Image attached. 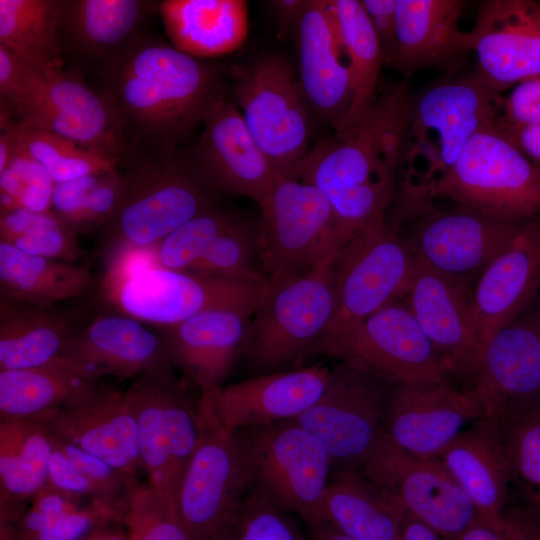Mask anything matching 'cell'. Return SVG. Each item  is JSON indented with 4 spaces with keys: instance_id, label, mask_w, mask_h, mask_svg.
Wrapping results in <instances>:
<instances>
[{
    "instance_id": "cell-1",
    "label": "cell",
    "mask_w": 540,
    "mask_h": 540,
    "mask_svg": "<svg viewBox=\"0 0 540 540\" xmlns=\"http://www.w3.org/2000/svg\"><path fill=\"white\" fill-rule=\"evenodd\" d=\"M89 85L113 113L131 166L177 154L193 129L226 99L220 67L179 51L151 30Z\"/></svg>"
},
{
    "instance_id": "cell-2",
    "label": "cell",
    "mask_w": 540,
    "mask_h": 540,
    "mask_svg": "<svg viewBox=\"0 0 540 540\" xmlns=\"http://www.w3.org/2000/svg\"><path fill=\"white\" fill-rule=\"evenodd\" d=\"M404 79L377 101L357 126L318 142L305 157L300 180L327 196L343 247L359 230L385 218L405 158L413 96Z\"/></svg>"
},
{
    "instance_id": "cell-3",
    "label": "cell",
    "mask_w": 540,
    "mask_h": 540,
    "mask_svg": "<svg viewBox=\"0 0 540 540\" xmlns=\"http://www.w3.org/2000/svg\"><path fill=\"white\" fill-rule=\"evenodd\" d=\"M435 198L490 218L527 222L540 216V169L499 129H484L444 174L400 192L394 225L431 207Z\"/></svg>"
},
{
    "instance_id": "cell-4",
    "label": "cell",
    "mask_w": 540,
    "mask_h": 540,
    "mask_svg": "<svg viewBox=\"0 0 540 540\" xmlns=\"http://www.w3.org/2000/svg\"><path fill=\"white\" fill-rule=\"evenodd\" d=\"M122 203L103 228L101 254L107 263L154 245L217 204L215 193L199 176L187 154L124 169Z\"/></svg>"
},
{
    "instance_id": "cell-5",
    "label": "cell",
    "mask_w": 540,
    "mask_h": 540,
    "mask_svg": "<svg viewBox=\"0 0 540 540\" xmlns=\"http://www.w3.org/2000/svg\"><path fill=\"white\" fill-rule=\"evenodd\" d=\"M335 256L301 275L269 283L243 346L242 354L253 368L266 373L285 371L315 352L335 316Z\"/></svg>"
},
{
    "instance_id": "cell-6",
    "label": "cell",
    "mask_w": 540,
    "mask_h": 540,
    "mask_svg": "<svg viewBox=\"0 0 540 540\" xmlns=\"http://www.w3.org/2000/svg\"><path fill=\"white\" fill-rule=\"evenodd\" d=\"M232 78L233 102L276 176L300 179L309 153L311 112L289 60L262 54L233 66Z\"/></svg>"
},
{
    "instance_id": "cell-7",
    "label": "cell",
    "mask_w": 540,
    "mask_h": 540,
    "mask_svg": "<svg viewBox=\"0 0 540 540\" xmlns=\"http://www.w3.org/2000/svg\"><path fill=\"white\" fill-rule=\"evenodd\" d=\"M104 299L115 311L161 328L213 307L234 306L254 312L267 295V280L218 278L158 265L124 272L110 266Z\"/></svg>"
},
{
    "instance_id": "cell-8",
    "label": "cell",
    "mask_w": 540,
    "mask_h": 540,
    "mask_svg": "<svg viewBox=\"0 0 540 540\" xmlns=\"http://www.w3.org/2000/svg\"><path fill=\"white\" fill-rule=\"evenodd\" d=\"M259 207V261L270 284L301 275L341 249L331 204L318 187L276 176Z\"/></svg>"
},
{
    "instance_id": "cell-9",
    "label": "cell",
    "mask_w": 540,
    "mask_h": 540,
    "mask_svg": "<svg viewBox=\"0 0 540 540\" xmlns=\"http://www.w3.org/2000/svg\"><path fill=\"white\" fill-rule=\"evenodd\" d=\"M253 479V489L285 513L319 523L332 460L323 444L292 420L237 432Z\"/></svg>"
},
{
    "instance_id": "cell-10",
    "label": "cell",
    "mask_w": 540,
    "mask_h": 540,
    "mask_svg": "<svg viewBox=\"0 0 540 540\" xmlns=\"http://www.w3.org/2000/svg\"><path fill=\"white\" fill-rule=\"evenodd\" d=\"M415 265L406 241L385 218L355 233L333 261L336 311L321 342L345 335L395 298L405 295Z\"/></svg>"
},
{
    "instance_id": "cell-11",
    "label": "cell",
    "mask_w": 540,
    "mask_h": 540,
    "mask_svg": "<svg viewBox=\"0 0 540 540\" xmlns=\"http://www.w3.org/2000/svg\"><path fill=\"white\" fill-rule=\"evenodd\" d=\"M135 417L148 485L175 499L181 476L205 428L173 369L138 377L124 391Z\"/></svg>"
},
{
    "instance_id": "cell-12",
    "label": "cell",
    "mask_w": 540,
    "mask_h": 540,
    "mask_svg": "<svg viewBox=\"0 0 540 540\" xmlns=\"http://www.w3.org/2000/svg\"><path fill=\"white\" fill-rule=\"evenodd\" d=\"M253 479L238 433L205 430L178 483L175 504L191 540L229 532Z\"/></svg>"
},
{
    "instance_id": "cell-13",
    "label": "cell",
    "mask_w": 540,
    "mask_h": 540,
    "mask_svg": "<svg viewBox=\"0 0 540 540\" xmlns=\"http://www.w3.org/2000/svg\"><path fill=\"white\" fill-rule=\"evenodd\" d=\"M315 352L388 382H446L449 375L406 305L389 304Z\"/></svg>"
},
{
    "instance_id": "cell-14",
    "label": "cell",
    "mask_w": 540,
    "mask_h": 540,
    "mask_svg": "<svg viewBox=\"0 0 540 540\" xmlns=\"http://www.w3.org/2000/svg\"><path fill=\"white\" fill-rule=\"evenodd\" d=\"M359 470L447 540L455 539L479 517L439 458L413 456L381 435Z\"/></svg>"
},
{
    "instance_id": "cell-15",
    "label": "cell",
    "mask_w": 540,
    "mask_h": 540,
    "mask_svg": "<svg viewBox=\"0 0 540 540\" xmlns=\"http://www.w3.org/2000/svg\"><path fill=\"white\" fill-rule=\"evenodd\" d=\"M393 385L341 363L322 396L292 421L323 444L332 463L359 469L380 436Z\"/></svg>"
},
{
    "instance_id": "cell-16",
    "label": "cell",
    "mask_w": 540,
    "mask_h": 540,
    "mask_svg": "<svg viewBox=\"0 0 540 540\" xmlns=\"http://www.w3.org/2000/svg\"><path fill=\"white\" fill-rule=\"evenodd\" d=\"M331 377L315 364L216 386L200 391L199 415L205 429L226 433L292 420L322 396Z\"/></svg>"
},
{
    "instance_id": "cell-17",
    "label": "cell",
    "mask_w": 540,
    "mask_h": 540,
    "mask_svg": "<svg viewBox=\"0 0 540 540\" xmlns=\"http://www.w3.org/2000/svg\"><path fill=\"white\" fill-rule=\"evenodd\" d=\"M501 94L477 70L437 80L413 97L408 144L432 132L435 141L429 147L437 148L431 172L418 187L444 174L476 133L498 126Z\"/></svg>"
},
{
    "instance_id": "cell-18",
    "label": "cell",
    "mask_w": 540,
    "mask_h": 540,
    "mask_svg": "<svg viewBox=\"0 0 540 540\" xmlns=\"http://www.w3.org/2000/svg\"><path fill=\"white\" fill-rule=\"evenodd\" d=\"M154 0H61L58 43L64 70L90 84L149 30Z\"/></svg>"
},
{
    "instance_id": "cell-19",
    "label": "cell",
    "mask_w": 540,
    "mask_h": 540,
    "mask_svg": "<svg viewBox=\"0 0 540 540\" xmlns=\"http://www.w3.org/2000/svg\"><path fill=\"white\" fill-rule=\"evenodd\" d=\"M481 417L484 412L474 393L449 381L397 383L387 401L380 435L413 456L439 458Z\"/></svg>"
},
{
    "instance_id": "cell-20",
    "label": "cell",
    "mask_w": 540,
    "mask_h": 540,
    "mask_svg": "<svg viewBox=\"0 0 540 540\" xmlns=\"http://www.w3.org/2000/svg\"><path fill=\"white\" fill-rule=\"evenodd\" d=\"M405 240L415 260L424 267L472 285L509 245L525 222H509L457 206L429 207Z\"/></svg>"
},
{
    "instance_id": "cell-21",
    "label": "cell",
    "mask_w": 540,
    "mask_h": 540,
    "mask_svg": "<svg viewBox=\"0 0 540 540\" xmlns=\"http://www.w3.org/2000/svg\"><path fill=\"white\" fill-rule=\"evenodd\" d=\"M258 234V227L215 204L157 245V263L218 278L267 280L260 267Z\"/></svg>"
},
{
    "instance_id": "cell-22",
    "label": "cell",
    "mask_w": 540,
    "mask_h": 540,
    "mask_svg": "<svg viewBox=\"0 0 540 540\" xmlns=\"http://www.w3.org/2000/svg\"><path fill=\"white\" fill-rule=\"evenodd\" d=\"M471 285L434 272L416 261L406 306L438 353L450 376L470 389L482 355Z\"/></svg>"
},
{
    "instance_id": "cell-23",
    "label": "cell",
    "mask_w": 540,
    "mask_h": 540,
    "mask_svg": "<svg viewBox=\"0 0 540 540\" xmlns=\"http://www.w3.org/2000/svg\"><path fill=\"white\" fill-rule=\"evenodd\" d=\"M24 127L57 133L112 160L121 169L132 164L105 100L88 83L65 70L44 76L12 129Z\"/></svg>"
},
{
    "instance_id": "cell-24",
    "label": "cell",
    "mask_w": 540,
    "mask_h": 540,
    "mask_svg": "<svg viewBox=\"0 0 540 540\" xmlns=\"http://www.w3.org/2000/svg\"><path fill=\"white\" fill-rule=\"evenodd\" d=\"M31 420L51 436L133 477L143 470L137 424L124 392L97 384Z\"/></svg>"
},
{
    "instance_id": "cell-25",
    "label": "cell",
    "mask_w": 540,
    "mask_h": 540,
    "mask_svg": "<svg viewBox=\"0 0 540 540\" xmlns=\"http://www.w3.org/2000/svg\"><path fill=\"white\" fill-rule=\"evenodd\" d=\"M469 390L485 417L540 407V309L522 313L488 339Z\"/></svg>"
},
{
    "instance_id": "cell-26",
    "label": "cell",
    "mask_w": 540,
    "mask_h": 540,
    "mask_svg": "<svg viewBox=\"0 0 540 540\" xmlns=\"http://www.w3.org/2000/svg\"><path fill=\"white\" fill-rule=\"evenodd\" d=\"M188 158L202 180L218 195L246 196L261 205L276 173L250 134L240 110L227 98L217 103Z\"/></svg>"
},
{
    "instance_id": "cell-27",
    "label": "cell",
    "mask_w": 540,
    "mask_h": 540,
    "mask_svg": "<svg viewBox=\"0 0 540 540\" xmlns=\"http://www.w3.org/2000/svg\"><path fill=\"white\" fill-rule=\"evenodd\" d=\"M295 31L298 78L310 112L336 133L350 110L352 83L334 1H307Z\"/></svg>"
},
{
    "instance_id": "cell-28",
    "label": "cell",
    "mask_w": 540,
    "mask_h": 540,
    "mask_svg": "<svg viewBox=\"0 0 540 540\" xmlns=\"http://www.w3.org/2000/svg\"><path fill=\"white\" fill-rule=\"evenodd\" d=\"M479 73L499 92L540 74V3L487 0L466 36Z\"/></svg>"
},
{
    "instance_id": "cell-29",
    "label": "cell",
    "mask_w": 540,
    "mask_h": 540,
    "mask_svg": "<svg viewBox=\"0 0 540 540\" xmlns=\"http://www.w3.org/2000/svg\"><path fill=\"white\" fill-rule=\"evenodd\" d=\"M125 314L105 312L81 327L68 343L67 357L95 378H138L155 371L173 369L161 333Z\"/></svg>"
},
{
    "instance_id": "cell-30",
    "label": "cell",
    "mask_w": 540,
    "mask_h": 540,
    "mask_svg": "<svg viewBox=\"0 0 540 540\" xmlns=\"http://www.w3.org/2000/svg\"><path fill=\"white\" fill-rule=\"evenodd\" d=\"M254 311L219 306L161 328L174 366L204 391L224 384L243 352L249 317Z\"/></svg>"
},
{
    "instance_id": "cell-31",
    "label": "cell",
    "mask_w": 540,
    "mask_h": 540,
    "mask_svg": "<svg viewBox=\"0 0 540 540\" xmlns=\"http://www.w3.org/2000/svg\"><path fill=\"white\" fill-rule=\"evenodd\" d=\"M539 287L540 216L525 222L478 278L472 302L483 347L524 312Z\"/></svg>"
},
{
    "instance_id": "cell-32",
    "label": "cell",
    "mask_w": 540,
    "mask_h": 540,
    "mask_svg": "<svg viewBox=\"0 0 540 540\" xmlns=\"http://www.w3.org/2000/svg\"><path fill=\"white\" fill-rule=\"evenodd\" d=\"M439 459L490 525H506L511 472L497 419L481 417L463 430Z\"/></svg>"
},
{
    "instance_id": "cell-33",
    "label": "cell",
    "mask_w": 540,
    "mask_h": 540,
    "mask_svg": "<svg viewBox=\"0 0 540 540\" xmlns=\"http://www.w3.org/2000/svg\"><path fill=\"white\" fill-rule=\"evenodd\" d=\"M461 0H396V45L389 66L408 79L426 68L443 69L466 51L467 32L459 27Z\"/></svg>"
},
{
    "instance_id": "cell-34",
    "label": "cell",
    "mask_w": 540,
    "mask_h": 540,
    "mask_svg": "<svg viewBox=\"0 0 540 540\" xmlns=\"http://www.w3.org/2000/svg\"><path fill=\"white\" fill-rule=\"evenodd\" d=\"M159 15L170 44L197 59L232 53L248 33L243 0H164Z\"/></svg>"
},
{
    "instance_id": "cell-35",
    "label": "cell",
    "mask_w": 540,
    "mask_h": 540,
    "mask_svg": "<svg viewBox=\"0 0 540 540\" xmlns=\"http://www.w3.org/2000/svg\"><path fill=\"white\" fill-rule=\"evenodd\" d=\"M405 512L396 498L359 469L342 468L326 487L319 523H327L355 540H400Z\"/></svg>"
},
{
    "instance_id": "cell-36",
    "label": "cell",
    "mask_w": 540,
    "mask_h": 540,
    "mask_svg": "<svg viewBox=\"0 0 540 540\" xmlns=\"http://www.w3.org/2000/svg\"><path fill=\"white\" fill-rule=\"evenodd\" d=\"M52 444L31 419H0V528L16 524L48 480Z\"/></svg>"
},
{
    "instance_id": "cell-37",
    "label": "cell",
    "mask_w": 540,
    "mask_h": 540,
    "mask_svg": "<svg viewBox=\"0 0 540 540\" xmlns=\"http://www.w3.org/2000/svg\"><path fill=\"white\" fill-rule=\"evenodd\" d=\"M67 310L0 302V371L43 365L62 356L81 328Z\"/></svg>"
},
{
    "instance_id": "cell-38",
    "label": "cell",
    "mask_w": 540,
    "mask_h": 540,
    "mask_svg": "<svg viewBox=\"0 0 540 540\" xmlns=\"http://www.w3.org/2000/svg\"><path fill=\"white\" fill-rule=\"evenodd\" d=\"M93 284L86 266L32 255L0 242L1 298L42 308L83 296Z\"/></svg>"
},
{
    "instance_id": "cell-39",
    "label": "cell",
    "mask_w": 540,
    "mask_h": 540,
    "mask_svg": "<svg viewBox=\"0 0 540 540\" xmlns=\"http://www.w3.org/2000/svg\"><path fill=\"white\" fill-rule=\"evenodd\" d=\"M77 362L59 356L43 365L0 371V419H32L97 385Z\"/></svg>"
},
{
    "instance_id": "cell-40",
    "label": "cell",
    "mask_w": 540,
    "mask_h": 540,
    "mask_svg": "<svg viewBox=\"0 0 540 540\" xmlns=\"http://www.w3.org/2000/svg\"><path fill=\"white\" fill-rule=\"evenodd\" d=\"M121 517L101 503L48 483L0 540H82L98 524Z\"/></svg>"
},
{
    "instance_id": "cell-41",
    "label": "cell",
    "mask_w": 540,
    "mask_h": 540,
    "mask_svg": "<svg viewBox=\"0 0 540 540\" xmlns=\"http://www.w3.org/2000/svg\"><path fill=\"white\" fill-rule=\"evenodd\" d=\"M61 0H0V45L41 70L64 71L58 43Z\"/></svg>"
},
{
    "instance_id": "cell-42",
    "label": "cell",
    "mask_w": 540,
    "mask_h": 540,
    "mask_svg": "<svg viewBox=\"0 0 540 540\" xmlns=\"http://www.w3.org/2000/svg\"><path fill=\"white\" fill-rule=\"evenodd\" d=\"M334 10L345 45L352 83L348 115L335 135L357 126L372 111L376 87L385 57L373 26L358 0H335Z\"/></svg>"
},
{
    "instance_id": "cell-43",
    "label": "cell",
    "mask_w": 540,
    "mask_h": 540,
    "mask_svg": "<svg viewBox=\"0 0 540 540\" xmlns=\"http://www.w3.org/2000/svg\"><path fill=\"white\" fill-rule=\"evenodd\" d=\"M126 186L121 168L55 183L51 211L77 234L103 229L118 211Z\"/></svg>"
},
{
    "instance_id": "cell-44",
    "label": "cell",
    "mask_w": 540,
    "mask_h": 540,
    "mask_svg": "<svg viewBox=\"0 0 540 540\" xmlns=\"http://www.w3.org/2000/svg\"><path fill=\"white\" fill-rule=\"evenodd\" d=\"M0 242L23 252L73 262L84 256L78 234L51 210L24 208L1 211Z\"/></svg>"
},
{
    "instance_id": "cell-45",
    "label": "cell",
    "mask_w": 540,
    "mask_h": 540,
    "mask_svg": "<svg viewBox=\"0 0 540 540\" xmlns=\"http://www.w3.org/2000/svg\"><path fill=\"white\" fill-rule=\"evenodd\" d=\"M13 145L39 163L55 183L119 168L112 160L45 129L6 130Z\"/></svg>"
},
{
    "instance_id": "cell-46",
    "label": "cell",
    "mask_w": 540,
    "mask_h": 540,
    "mask_svg": "<svg viewBox=\"0 0 540 540\" xmlns=\"http://www.w3.org/2000/svg\"><path fill=\"white\" fill-rule=\"evenodd\" d=\"M515 486L540 515V407L497 419Z\"/></svg>"
},
{
    "instance_id": "cell-47",
    "label": "cell",
    "mask_w": 540,
    "mask_h": 540,
    "mask_svg": "<svg viewBox=\"0 0 540 540\" xmlns=\"http://www.w3.org/2000/svg\"><path fill=\"white\" fill-rule=\"evenodd\" d=\"M121 521L129 540H191L175 499L150 485H139Z\"/></svg>"
},
{
    "instance_id": "cell-48",
    "label": "cell",
    "mask_w": 540,
    "mask_h": 540,
    "mask_svg": "<svg viewBox=\"0 0 540 540\" xmlns=\"http://www.w3.org/2000/svg\"><path fill=\"white\" fill-rule=\"evenodd\" d=\"M54 186L47 171L12 143L9 165L0 173V211H50Z\"/></svg>"
},
{
    "instance_id": "cell-49",
    "label": "cell",
    "mask_w": 540,
    "mask_h": 540,
    "mask_svg": "<svg viewBox=\"0 0 540 540\" xmlns=\"http://www.w3.org/2000/svg\"><path fill=\"white\" fill-rule=\"evenodd\" d=\"M44 78V73L0 45V128L14 127Z\"/></svg>"
},
{
    "instance_id": "cell-50",
    "label": "cell",
    "mask_w": 540,
    "mask_h": 540,
    "mask_svg": "<svg viewBox=\"0 0 540 540\" xmlns=\"http://www.w3.org/2000/svg\"><path fill=\"white\" fill-rule=\"evenodd\" d=\"M230 532L234 540H305L286 513L254 489Z\"/></svg>"
},
{
    "instance_id": "cell-51",
    "label": "cell",
    "mask_w": 540,
    "mask_h": 540,
    "mask_svg": "<svg viewBox=\"0 0 540 540\" xmlns=\"http://www.w3.org/2000/svg\"><path fill=\"white\" fill-rule=\"evenodd\" d=\"M540 124V74L515 85L504 98L497 127L521 128Z\"/></svg>"
},
{
    "instance_id": "cell-52",
    "label": "cell",
    "mask_w": 540,
    "mask_h": 540,
    "mask_svg": "<svg viewBox=\"0 0 540 540\" xmlns=\"http://www.w3.org/2000/svg\"><path fill=\"white\" fill-rule=\"evenodd\" d=\"M361 4L382 47L389 65L396 45V0H362Z\"/></svg>"
},
{
    "instance_id": "cell-53",
    "label": "cell",
    "mask_w": 540,
    "mask_h": 540,
    "mask_svg": "<svg viewBox=\"0 0 540 540\" xmlns=\"http://www.w3.org/2000/svg\"><path fill=\"white\" fill-rule=\"evenodd\" d=\"M505 519V527L498 529L479 516L453 540H520L516 525L506 512Z\"/></svg>"
},
{
    "instance_id": "cell-54",
    "label": "cell",
    "mask_w": 540,
    "mask_h": 540,
    "mask_svg": "<svg viewBox=\"0 0 540 540\" xmlns=\"http://www.w3.org/2000/svg\"><path fill=\"white\" fill-rule=\"evenodd\" d=\"M516 147L540 169V124L521 128H500Z\"/></svg>"
},
{
    "instance_id": "cell-55",
    "label": "cell",
    "mask_w": 540,
    "mask_h": 540,
    "mask_svg": "<svg viewBox=\"0 0 540 540\" xmlns=\"http://www.w3.org/2000/svg\"><path fill=\"white\" fill-rule=\"evenodd\" d=\"M306 3L307 1L303 0H278L268 2V5L276 15L281 33L286 34L289 29L296 27Z\"/></svg>"
},
{
    "instance_id": "cell-56",
    "label": "cell",
    "mask_w": 540,
    "mask_h": 540,
    "mask_svg": "<svg viewBox=\"0 0 540 540\" xmlns=\"http://www.w3.org/2000/svg\"><path fill=\"white\" fill-rule=\"evenodd\" d=\"M400 540L447 539L406 511L401 523Z\"/></svg>"
},
{
    "instance_id": "cell-57",
    "label": "cell",
    "mask_w": 540,
    "mask_h": 540,
    "mask_svg": "<svg viewBox=\"0 0 540 540\" xmlns=\"http://www.w3.org/2000/svg\"><path fill=\"white\" fill-rule=\"evenodd\" d=\"M506 513L515 523L520 540H540V515L530 508Z\"/></svg>"
},
{
    "instance_id": "cell-58",
    "label": "cell",
    "mask_w": 540,
    "mask_h": 540,
    "mask_svg": "<svg viewBox=\"0 0 540 540\" xmlns=\"http://www.w3.org/2000/svg\"><path fill=\"white\" fill-rule=\"evenodd\" d=\"M121 520H109L98 524L82 540H129L128 532Z\"/></svg>"
},
{
    "instance_id": "cell-59",
    "label": "cell",
    "mask_w": 540,
    "mask_h": 540,
    "mask_svg": "<svg viewBox=\"0 0 540 540\" xmlns=\"http://www.w3.org/2000/svg\"><path fill=\"white\" fill-rule=\"evenodd\" d=\"M308 526L310 528L309 540H355L327 523H318Z\"/></svg>"
},
{
    "instance_id": "cell-60",
    "label": "cell",
    "mask_w": 540,
    "mask_h": 540,
    "mask_svg": "<svg viewBox=\"0 0 540 540\" xmlns=\"http://www.w3.org/2000/svg\"><path fill=\"white\" fill-rule=\"evenodd\" d=\"M12 155V142L7 132L0 133V173L9 165Z\"/></svg>"
},
{
    "instance_id": "cell-61",
    "label": "cell",
    "mask_w": 540,
    "mask_h": 540,
    "mask_svg": "<svg viewBox=\"0 0 540 540\" xmlns=\"http://www.w3.org/2000/svg\"><path fill=\"white\" fill-rule=\"evenodd\" d=\"M207 540H234V539L231 535V532L229 531L227 533L221 534L219 536H216Z\"/></svg>"
}]
</instances>
